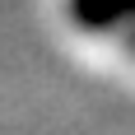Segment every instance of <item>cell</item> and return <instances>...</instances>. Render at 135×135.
Masks as SVG:
<instances>
[{
    "label": "cell",
    "instance_id": "obj_1",
    "mask_svg": "<svg viewBox=\"0 0 135 135\" xmlns=\"http://www.w3.org/2000/svg\"><path fill=\"white\" fill-rule=\"evenodd\" d=\"M75 14L89 28H107V23H121L126 14H135V0H75Z\"/></svg>",
    "mask_w": 135,
    "mask_h": 135
}]
</instances>
